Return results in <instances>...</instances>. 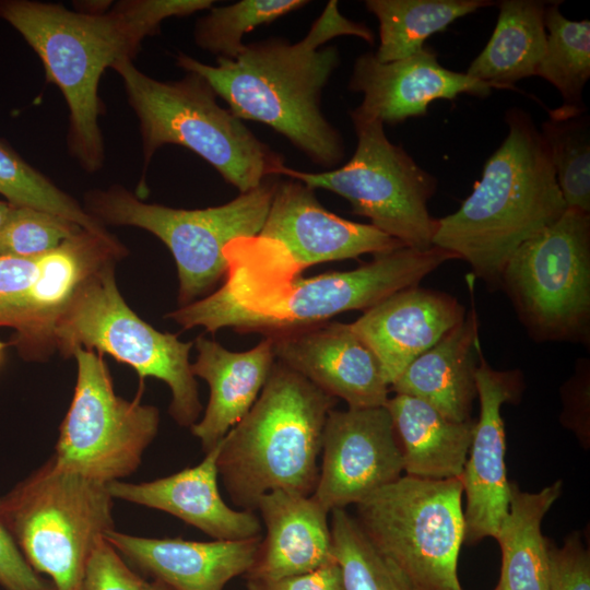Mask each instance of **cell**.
<instances>
[{
	"mask_svg": "<svg viewBox=\"0 0 590 590\" xmlns=\"http://www.w3.org/2000/svg\"><path fill=\"white\" fill-rule=\"evenodd\" d=\"M225 255L229 264L225 284L166 317L184 329L233 328L267 337L326 322L345 311H365L458 259L437 246L402 247L351 271L300 279L293 266L256 238L231 243Z\"/></svg>",
	"mask_w": 590,
	"mask_h": 590,
	"instance_id": "cell-1",
	"label": "cell"
},
{
	"mask_svg": "<svg viewBox=\"0 0 590 590\" xmlns=\"http://www.w3.org/2000/svg\"><path fill=\"white\" fill-rule=\"evenodd\" d=\"M342 35L374 43L371 30L346 19L331 0L296 44L267 38L247 44L236 59L216 58L215 66L182 52L175 60L186 72L203 76L239 119L269 126L330 170L344 160L345 149L321 110L322 90L340 63L338 48L324 45Z\"/></svg>",
	"mask_w": 590,
	"mask_h": 590,
	"instance_id": "cell-2",
	"label": "cell"
},
{
	"mask_svg": "<svg viewBox=\"0 0 590 590\" xmlns=\"http://www.w3.org/2000/svg\"><path fill=\"white\" fill-rule=\"evenodd\" d=\"M213 4V0H121L105 13L87 14L59 3L0 0V17L23 36L40 59L47 82L62 93L69 108V152L83 170L95 173L105 161L98 123L104 71L122 59L133 60L143 39L157 34L164 20Z\"/></svg>",
	"mask_w": 590,
	"mask_h": 590,
	"instance_id": "cell-3",
	"label": "cell"
},
{
	"mask_svg": "<svg viewBox=\"0 0 590 590\" xmlns=\"http://www.w3.org/2000/svg\"><path fill=\"white\" fill-rule=\"evenodd\" d=\"M508 133L481 179L452 214L438 219L437 246L467 261L489 288L516 249L556 222L566 204L547 145L531 116L506 111Z\"/></svg>",
	"mask_w": 590,
	"mask_h": 590,
	"instance_id": "cell-4",
	"label": "cell"
},
{
	"mask_svg": "<svg viewBox=\"0 0 590 590\" xmlns=\"http://www.w3.org/2000/svg\"><path fill=\"white\" fill-rule=\"evenodd\" d=\"M337 399L280 362L248 413L221 440L219 475L233 504L255 511L281 489L312 495L329 412Z\"/></svg>",
	"mask_w": 590,
	"mask_h": 590,
	"instance_id": "cell-5",
	"label": "cell"
},
{
	"mask_svg": "<svg viewBox=\"0 0 590 590\" xmlns=\"http://www.w3.org/2000/svg\"><path fill=\"white\" fill-rule=\"evenodd\" d=\"M114 69L122 80L127 101L139 120L143 175L155 152L175 144L189 149L212 165L240 193L279 176L282 156L260 141L241 119L217 103L209 82L198 73L160 81L122 59Z\"/></svg>",
	"mask_w": 590,
	"mask_h": 590,
	"instance_id": "cell-6",
	"label": "cell"
},
{
	"mask_svg": "<svg viewBox=\"0 0 590 590\" xmlns=\"http://www.w3.org/2000/svg\"><path fill=\"white\" fill-rule=\"evenodd\" d=\"M113 500L107 484L50 458L0 496V522L56 590H80L96 543L114 530Z\"/></svg>",
	"mask_w": 590,
	"mask_h": 590,
	"instance_id": "cell-7",
	"label": "cell"
},
{
	"mask_svg": "<svg viewBox=\"0 0 590 590\" xmlns=\"http://www.w3.org/2000/svg\"><path fill=\"white\" fill-rule=\"evenodd\" d=\"M278 178L269 177L225 204L201 210L145 203L120 185L90 190L83 208L103 225L135 226L158 237L176 261L182 307L227 275L225 250L231 243L257 237Z\"/></svg>",
	"mask_w": 590,
	"mask_h": 590,
	"instance_id": "cell-8",
	"label": "cell"
},
{
	"mask_svg": "<svg viewBox=\"0 0 590 590\" xmlns=\"http://www.w3.org/2000/svg\"><path fill=\"white\" fill-rule=\"evenodd\" d=\"M462 495L459 479L404 475L357 503L354 518L417 590H462L457 571L464 543Z\"/></svg>",
	"mask_w": 590,
	"mask_h": 590,
	"instance_id": "cell-9",
	"label": "cell"
},
{
	"mask_svg": "<svg viewBox=\"0 0 590 590\" xmlns=\"http://www.w3.org/2000/svg\"><path fill=\"white\" fill-rule=\"evenodd\" d=\"M114 263L90 275L76 290L54 328V343L63 355L75 349L107 353L135 369L141 380L154 377L170 389L169 414L182 427L202 411L189 362L192 343L163 333L126 304L116 285Z\"/></svg>",
	"mask_w": 590,
	"mask_h": 590,
	"instance_id": "cell-10",
	"label": "cell"
},
{
	"mask_svg": "<svg viewBox=\"0 0 590 590\" xmlns=\"http://www.w3.org/2000/svg\"><path fill=\"white\" fill-rule=\"evenodd\" d=\"M349 114L357 143L347 163L320 173L284 165L279 176L341 196L353 213L369 219L370 225L405 247L430 248L438 219L430 215L427 203L437 179L388 140L381 121Z\"/></svg>",
	"mask_w": 590,
	"mask_h": 590,
	"instance_id": "cell-11",
	"label": "cell"
},
{
	"mask_svg": "<svg viewBox=\"0 0 590 590\" xmlns=\"http://www.w3.org/2000/svg\"><path fill=\"white\" fill-rule=\"evenodd\" d=\"M503 288L533 340H590V214L566 208L522 243L500 276Z\"/></svg>",
	"mask_w": 590,
	"mask_h": 590,
	"instance_id": "cell-12",
	"label": "cell"
},
{
	"mask_svg": "<svg viewBox=\"0 0 590 590\" xmlns=\"http://www.w3.org/2000/svg\"><path fill=\"white\" fill-rule=\"evenodd\" d=\"M78 377L60 425L54 461L61 468L108 484L131 475L156 436L160 414L140 399L116 394L102 354L75 349Z\"/></svg>",
	"mask_w": 590,
	"mask_h": 590,
	"instance_id": "cell-13",
	"label": "cell"
},
{
	"mask_svg": "<svg viewBox=\"0 0 590 590\" xmlns=\"http://www.w3.org/2000/svg\"><path fill=\"white\" fill-rule=\"evenodd\" d=\"M321 452L311 496L328 512L356 505L402 476V453L385 405L332 409L326 420Z\"/></svg>",
	"mask_w": 590,
	"mask_h": 590,
	"instance_id": "cell-14",
	"label": "cell"
},
{
	"mask_svg": "<svg viewBox=\"0 0 590 590\" xmlns=\"http://www.w3.org/2000/svg\"><path fill=\"white\" fill-rule=\"evenodd\" d=\"M255 238L298 272L320 262L405 247L370 224L328 211L317 200L315 189L294 179L279 180L264 224Z\"/></svg>",
	"mask_w": 590,
	"mask_h": 590,
	"instance_id": "cell-15",
	"label": "cell"
},
{
	"mask_svg": "<svg viewBox=\"0 0 590 590\" xmlns=\"http://www.w3.org/2000/svg\"><path fill=\"white\" fill-rule=\"evenodd\" d=\"M480 415L460 476L467 498L464 543L472 545L492 536L508 514L510 483L505 467V425L502 405L516 402L522 391L518 370H496L481 352L475 373Z\"/></svg>",
	"mask_w": 590,
	"mask_h": 590,
	"instance_id": "cell-16",
	"label": "cell"
},
{
	"mask_svg": "<svg viewBox=\"0 0 590 590\" xmlns=\"http://www.w3.org/2000/svg\"><path fill=\"white\" fill-rule=\"evenodd\" d=\"M267 337L278 362L349 408L384 406L389 399L377 357L350 323L326 321Z\"/></svg>",
	"mask_w": 590,
	"mask_h": 590,
	"instance_id": "cell-17",
	"label": "cell"
},
{
	"mask_svg": "<svg viewBox=\"0 0 590 590\" xmlns=\"http://www.w3.org/2000/svg\"><path fill=\"white\" fill-rule=\"evenodd\" d=\"M125 248L113 235L80 229L38 260L36 279L9 318L11 344L27 359L55 346L54 328L79 286L102 267L115 262Z\"/></svg>",
	"mask_w": 590,
	"mask_h": 590,
	"instance_id": "cell-18",
	"label": "cell"
},
{
	"mask_svg": "<svg viewBox=\"0 0 590 590\" xmlns=\"http://www.w3.org/2000/svg\"><path fill=\"white\" fill-rule=\"evenodd\" d=\"M363 102L354 109L358 116L396 125L427 114L437 99H456L461 94L484 97L498 86L442 67L430 47L404 59L380 62L367 52L355 59L349 82Z\"/></svg>",
	"mask_w": 590,
	"mask_h": 590,
	"instance_id": "cell-19",
	"label": "cell"
},
{
	"mask_svg": "<svg viewBox=\"0 0 590 590\" xmlns=\"http://www.w3.org/2000/svg\"><path fill=\"white\" fill-rule=\"evenodd\" d=\"M465 315L456 297L416 285L382 299L350 324L375 354L391 387Z\"/></svg>",
	"mask_w": 590,
	"mask_h": 590,
	"instance_id": "cell-20",
	"label": "cell"
},
{
	"mask_svg": "<svg viewBox=\"0 0 590 590\" xmlns=\"http://www.w3.org/2000/svg\"><path fill=\"white\" fill-rule=\"evenodd\" d=\"M104 538L133 569L170 590H224L233 578L249 571L262 540L155 539L115 529Z\"/></svg>",
	"mask_w": 590,
	"mask_h": 590,
	"instance_id": "cell-21",
	"label": "cell"
},
{
	"mask_svg": "<svg viewBox=\"0 0 590 590\" xmlns=\"http://www.w3.org/2000/svg\"><path fill=\"white\" fill-rule=\"evenodd\" d=\"M221 441L204 459L169 476L150 482L107 484L113 498L157 509L193 526L214 540H244L261 535L253 511L226 505L219 489L217 458Z\"/></svg>",
	"mask_w": 590,
	"mask_h": 590,
	"instance_id": "cell-22",
	"label": "cell"
},
{
	"mask_svg": "<svg viewBox=\"0 0 590 590\" xmlns=\"http://www.w3.org/2000/svg\"><path fill=\"white\" fill-rule=\"evenodd\" d=\"M266 527L247 579H278L334 562L328 512L316 499L281 489L262 495L256 506Z\"/></svg>",
	"mask_w": 590,
	"mask_h": 590,
	"instance_id": "cell-23",
	"label": "cell"
},
{
	"mask_svg": "<svg viewBox=\"0 0 590 590\" xmlns=\"http://www.w3.org/2000/svg\"><path fill=\"white\" fill-rule=\"evenodd\" d=\"M194 376L210 387V399L202 418L190 428L205 452L213 449L248 413L263 389L275 357L272 341L266 337L246 352H231L220 343L198 337Z\"/></svg>",
	"mask_w": 590,
	"mask_h": 590,
	"instance_id": "cell-24",
	"label": "cell"
},
{
	"mask_svg": "<svg viewBox=\"0 0 590 590\" xmlns=\"http://www.w3.org/2000/svg\"><path fill=\"white\" fill-rule=\"evenodd\" d=\"M481 352L479 319L472 304L464 319L416 357L390 390L427 403L450 421H469L477 397L475 373Z\"/></svg>",
	"mask_w": 590,
	"mask_h": 590,
	"instance_id": "cell-25",
	"label": "cell"
},
{
	"mask_svg": "<svg viewBox=\"0 0 590 590\" xmlns=\"http://www.w3.org/2000/svg\"><path fill=\"white\" fill-rule=\"evenodd\" d=\"M400 445L405 475L460 479L474 432V420L453 422L427 403L394 394L385 404Z\"/></svg>",
	"mask_w": 590,
	"mask_h": 590,
	"instance_id": "cell-26",
	"label": "cell"
},
{
	"mask_svg": "<svg viewBox=\"0 0 590 590\" xmlns=\"http://www.w3.org/2000/svg\"><path fill=\"white\" fill-rule=\"evenodd\" d=\"M560 494V480L538 493L510 483L508 514L495 536L502 550L500 590H550V541L541 524Z\"/></svg>",
	"mask_w": 590,
	"mask_h": 590,
	"instance_id": "cell-27",
	"label": "cell"
},
{
	"mask_svg": "<svg viewBox=\"0 0 590 590\" xmlns=\"http://www.w3.org/2000/svg\"><path fill=\"white\" fill-rule=\"evenodd\" d=\"M546 4L534 0L500 1L494 32L465 74L512 90L515 82L535 75L546 48Z\"/></svg>",
	"mask_w": 590,
	"mask_h": 590,
	"instance_id": "cell-28",
	"label": "cell"
},
{
	"mask_svg": "<svg viewBox=\"0 0 590 590\" xmlns=\"http://www.w3.org/2000/svg\"><path fill=\"white\" fill-rule=\"evenodd\" d=\"M487 0H367L366 9L379 23L380 62H391L418 52L433 34L457 19L492 5Z\"/></svg>",
	"mask_w": 590,
	"mask_h": 590,
	"instance_id": "cell-29",
	"label": "cell"
},
{
	"mask_svg": "<svg viewBox=\"0 0 590 590\" xmlns=\"http://www.w3.org/2000/svg\"><path fill=\"white\" fill-rule=\"evenodd\" d=\"M547 2L544 11L546 48L536 74L553 84L563 97L560 113H585L582 91L590 78V21H571Z\"/></svg>",
	"mask_w": 590,
	"mask_h": 590,
	"instance_id": "cell-30",
	"label": "cell"
},
{
	"mask_svg": "<svg viewBox=\"0 0 590 590\" xmlns=\"http://www.w3.org/2000/svg\"><path fill=\"white\" fill-rule=\"evenodd\" d=\"M0 194L16 208H31L64 217L97 235H109L105 226L70 194L28 164L0 138Z\"/></svg>",
	"mask_w": 590,
	"mask_h": 590,
	"instance_id": "cell-31",
	"label": "cell"
},
{
	"mask_svg": "<svg viewBox=\"0 0 590 590\" xmlns=\"http://www.w3.org/2000/svg\"><path fill=\"white\" fill-rule=\"evenodd\" d=\"M566 208L590 214L589 119L553 109L541 128Z\"/></svg>",
	"mask_w": 590,
	"mask_h": 590,
	"instance_id": "cell-32",
	"label": "cell"
},
{
	"mask_svg": "<svg viewBox=\"0 0 590 590\" xmlns=\"http://www.w3.org/2000/svg\"><path fill=\"white\" fill-rule=\"evenodd\" d=\"M330 514L332 554L341 568L344 590H417L373 546L354 517L345 509Z\"/></svg>",
	"mask_w": 590,
	"mask_h": 590,
	"instance_id": "cell-33",
	"label": "cell"
},
{
	"mask_svg": "<svg viewBox=\"0 0 590 590\" xmlns=\"http://www.w3.org/2000/svg\"><path fill=\"white\" fill-rule=\"evenodd\" d=\"M307 3L303 0H241L228 5H213L197 21L194 42L217 58L236 59L245 50V34Z\"/></svg>",
	"mask_w": 590,
	"mask_h": 590,
	"instance_id": "cell-34",
	"label": "cell"
},
{
	"mask_svg": "<svg viewBox=\"0 0 590 590\" xmlns=\"http://www.w3.org/2000/svg\"><path fill=\"white\" fill-rule=\"evenodd\" d=\"M80 229L83 228L64 217L36 209L12 206L0 227V256L40 257Z\"/></svg>",
	"mask_w": 590,
	"mask_h": 590,
	"instance_id": "cell-35",
	"label": "cell"
},
{
	"mask_svg": "<svg viewBox=\"0 0 590 590\" xmlns=\"http://www.w3.org/2000/svg\"><path fill=\"white\" fill-rule=\"evenodd\" d=\"M80 590H170L156 580H148L135 571L102 538L95 545L86 564Z\"/></svg>",
	"mask_w": 590,
	"mask_h": 590,
	"instance_id": "cell-36",
	"label": "cell"
},
{
	"mask_svg": "<svg viewBox=\"0 0 590 590\" xmlns=\"http://www.w3.org/2000/svg\"><path fill=\"white\" fill-rule=\"evenodd\" d=\"M550 590H590V555L577 532L562 547L548 543Z\"/></svg>",
	"mask_w": 590,
	"mask_h": 590,
	"instance_id": "cell-37",
	"label": "cell"
},
{
	"mask_svg": "<svg viewBox=\"0 0 590 590\" xmlns=\"http://www.w3.org/2000/svg\"><path fill=\"white\" fill-rule=\"evenodd\" d=\"M39 257L0 256V327H7L10 316L34 283Z\"/></svg>",
	"mask_w": 590,
	"mask_h": 590,
	"instance_id": "cell-38",
	"label": "cell"
},
{
	"mask_svg": "<svg viewBox=\"0 0 590 590\" xmlns=\"http://www.w3.org/2000/svg\"><path fill=\"white\" fill-rule=\"evenodd\" d=\"M0 586L4 590H56L50 580L42 577L30 566L1 522Z\"/></svg>",
	"mask_w": 590,
	"mask_h": 590,
	"instance_id": "cell-39",
	"label": "cell"
},
{
	"mask_svg": "<svg viewBox=\"0 0 590 590\" xmlns=\"http://www.w3.org/2000/svg\"><path fill=\"white\" fill-rule=\"evenodd\" d=\"M247 590H344L342 571L334 560L311 571L278 579H247Z\"/></svg>",
	"mask_w": 590,
	"mask_h": 590,
	"instance_id": "cell-40",
	"label": "cell"
},
{
	"mask_svg": "<svg viewBox=\"0 0 590 590\" xmlns=\"http://www.w3.org/2000/svg\"><path fill=\"white\" fill-rule=\"evenodd\" d=\"M11 210H12V205H10L7 201L0 200V227L7 221Z\"/></svg>",
	"mask_w": 590,
	"mask_h": 590,
	"instance_id": "cell-41",
	"label": "cell"
},
{
	"mask_svg": "<svg viewBox=\"0 0 590 590\" xmlns=\"http://www.w3.org/2000/svg\"><path fill=\"white\" fill-rule=\"evenodd\" d=\"M4 349H5V343L0 341V359H1V356L3 354Z\"/></svg>",
	"mask_w": 590,
	"mask_h": 590,
	"instance_id": "cell-42",
	"label": "cell"
},
{
	"mask_svg": "<svg viewBox=\"0 0 590 590\" xmlns=\"http://www.w3.org/2000/svg\"><path fill=\"white\" fill-rule=\"evenodd\" d=\"M494 590H500V589L496 586V588Z\"/></svg>",
	"mask_w": 590,
	"mask_h": 590,
	"instance_id": "cell-43",
	"label": "cell"
}]
</instances>
